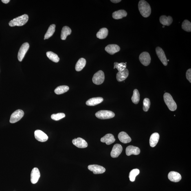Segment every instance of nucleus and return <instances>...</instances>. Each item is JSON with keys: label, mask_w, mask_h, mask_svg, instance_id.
I'll use <instances>...</instances> for the list:
<instances>
[{"label": "nucleus", "mask_w": 191, "mask_h": 191, "mask_svg": "<svg viewBox=\"0 0 191 191\" xmlns=\"http://www.w3.org/2000/svg\"><path fill=\"white\" fill-rule=\"evenodd\" d=\"M138 7L139 12L143 17H148L150 15L151 8L147 2L141 0L139 2Z\"/></svg>", "instance_id": "f257e3e1"}, {"label": "nucleus", "mask_w": 191, "mask_h": 191, "mask_svg": "<svg viewBox=\"0 0 191 191\" xmlns=\"http://www.w3.org/2000/svg\"><path fill=\"white\" fill-rule=\"evenodd\" d=\"M28 16L27 15H23L11 20L9 23V25L10 27L23 26L28 21Z\"/></svg>", "instance_id": "f03ea898"}, {"label": "nucleus", "mask_w": 191, "mask_h": 191, "mask_svg": "<svg viewBox=\"0 0 191 191\" xmlns=\"http://www.w3.org/2000/svg\"><path fill=\"white\" fill-rule=\"evenodd\" d=\"M163 98L165 104L168 109L171 111H176L177 108V105L171 95L168 93H165L163 95Z\"/></svg>", "instance_id": "7ed1b4c3"}, {"label": "nucleus", "mask_w": 191, "mask_h": 191, "mask_svg": "<svg viewBox=\"0 0 191 191\" xmlns=\"http://www.w3.org/2000/svg\"><path fill=\"white\" fill-rule=\"evenodd\" d=\"M95 116L101 119H107L113 118L115 117V114L113 112L107 110H101L95 113Z\"/></svg>", "instance_id": "20e7f679"}, {"label": "nucleus", "mask_w": 191, "mask_h": 191, "mask_svg": "<svg viewBox=\"0 0 191 191\" xmlns=\"http://www.w3.org/2000/svg\"><path fill=\"white\" fill-rule=\"evenodd\" d=\"M105 77L104 73L102 71H99L95 73L93 78V83L97 85H101L103 83Z\"/></svg>", "instance_id": "39448f33"}, {"label": "nucleus", "mask_w": 191, "mask_h": 191, "mask_svg": "<svg viewBox=\"0 0 191 191\" xmlns=\"http://www.w3.org/2000/svg\"><path fill=\"white\" fill-rule=\"evenodd\" d=\"M24 113L23 110L18 109L14 112L11 116L10 122L11 123H15L21 120L23 117Z\"/></svg>", "instance_id": "423d86ee"}, {"label": "nucleus", "mask_w": 191, "mask_h": 191, "mask_svg": "<svg viewBox=\"0 0 191 191\" xmlns=\"http://www.w3.org/2000/svg\"><path fill=\"white\" fill-rule=\"evenodd\" d=\"M139 60L143 65L147 66L149 65L151 62V57L148 52H143L139 56Z\"/></svg>", "instance_id": "0eeeda50"}, {"label": "nucleus", "mask_w": 191, "mask_h": 191, "mask_svg": "<svg viewBox=\"0 0 191 191\" xmlns=\"http://www.w3.org/2000/svg\"><path fill=\"white\" fill-rule=\"evenodd\" d=\"M29 45L28 43H23L20 47L18 54V60L21 62L29 48Z\"/></svg>", "instance_id": "6e6552de"}, {"label": "nucleus", "mask_w": 191, "mask_h": 191, "mask_svg": "<svg viewBox=\"0 0 191 191\" xmlns=\"http://www.w3.org/2000/svg\"><path fill=\"white\" fill-rule=\"evenodd\" d=\"M156 52L158 57L159 58L160 60L165 66L168 65V61L166 55L165 54L164 51L162 49L159 47H157L156 48Z\"/></svg>", "instance_id": "1a4fd4ad"}, {"label": "nucleus", "mask_w": 191, "mask_h": 191, "mask_svg": "<svg viewBox=\"0 0 191 191\" xmlns=\"http://www.w3.org/2000/svg\"><path fill=\"white\" fill-rule=\"evenodd\" d=\"M88 168L94 174H102L106 171V169L104 167L97 165H90Z\"/></svg>", "instance_id": "9d476101"}, {"label": "nucleus", "mask_w": 191, "mask_h": 191, "mask_svg": "<svg viewBox=\"0 0 191 191\" xmlns=\"http://www.w3.org/2000/svg\"><path fill=\"white\" fill-rule=\"evenodd\" d=\"M34 136L36 140L40 142H45L48 139L46 134L40 130H36L35 131Z\"/></svg>", "instance_id": "9b49d317"}, {"label": "nucleus", "mask_w": 191, "mask_h": 191, "mask_svg": "<svg viewBox=\"0 0 191 191\" xmlns=\"http://www.w3.org/2000/svg\"><path fill=\"white\" fill-rule=\"evenodd\" d=\"M40 176L39 170L37 168L33 169L31 174V181L32 184H36L38 182Z\"/></svg>", "instance_id": "f8f14e48"}, {"label": "nucleus", "mask_w": 191, "mask_h": 191, "mask_svg": "<svg viewBox=\"0 0 191 191\" xmlns=\"http://www.w3.org/2000/svg\"><path fill=\"white\" fill-rule=\"evenodd\" d=\"M122 147L120 144H117L114 146L111 153V157L113 158L118 157L122 153Z\"/></svg>", "instance_id": "ddd939ff"}, {"label": "nucleus", "mask_w": 191, "mask_h": 191, "mask_svg": "<svg viewBox=\"0 0 191 191\" xmlns=\"http://www.w3.org/2000/svg\"><path fill=\"white\" fill-rule=\"evenodd\" d=\"M72 143L75 146L79 148H86L88 146L87 142L84 139L80 137L73 139Z\"/></svg>", "instance_id": "4468645a"}, {"label": "nucleus", "mask_w": 191, "mask_h": 191, "mask_svg": "<svg viewBox=\"0 0 191 191\" xmlns=\"http://www.w3.org/2000/svg\"><path fill=\"white\" fill-rule=\"evenodd\" d=\"M140 149L137 147L133 146H128L126 149V153L128 156L139 155L140 153Z\"/></svg>", "instance_id": "2eb2a0df"}, {"label": "nucleus", "mask_w": 191, "mask_h": 191, "mask_svg": "<svg viewBox=\"0 0 191 191\" xmlns=\"http://www.w3.org/2000/svg\"><path fill=\"white\" fill-rule=\"evenodd\" d=\"M168 179L170 181L174 182H178L181 180V176L179 173L171 171L169 173L168 176Z\"/></svg>", "instance_id": "dca6fc26"}, {"label": "nucleus", "mask_w": 191, "mask_h": 191, "mask_svg": "<svg viewBox=\"0 0 191 191\" xmlns=\"http://www.w3.org/2000/svg\"><path fill=\"white\" fill-rule=\"evenodd\" d=\"M105 50L109 54L113 55L119 52L120 50V48L116 44H110L105 47Z\"/></svg>", "instance_id": "f3484780"}, {"label": "nucleus", "mask_w": 191, "mask_h": 191, "mask_svg": "<svg viewBox=\"0 0 191 191\" xmlns=\"http://www.w3.org/2000/svg\"><path fill=\"white\" fill-rule=\"evenodd\" d=\"M103 101L104 99L102 97H94L89 99L86 102V104L88 106H93L101 103Z\"/></svg>", "instance_id": "a211bd4d"}, {"label": "nucleus", "mask_w": 191, "mask_h": 191, "mask_svg": "<svg viewBox=\"0 0 191 191\" xmlns=\"http://www.w3.org/2000/svg\"><path fill=\"white\" fill-rule=\"evenodd\" d=\"M114 136L112 134H107L101 139V142L105 143L106 144L110 145L115 142Z\"/></svg>", "instance_id": "6ab92c4d"}, {"label": "nucleus", "mask_w": 191, "mask_h": 191, "mask_svg": "<svg viewBox=\"0 0 191 191\" xmlns=\"http://www.w3.org/2000/svg\"><path fill=\"white\" fill-rule=\"evenodd\" d=\"M129 71L127 69H125L124 71H119L117 74V79L119 82L123 81L128 78Z\"/></svg>", "instance_id": "aec40b11"}, {"label": "nucleus", "mask_w": 191, "mask_h": 191, "mask_svg": "<svg viewBox=\"0 0 191 191\" xmlns=\"http://www.w3.org/2000/svg\"><path fill=\"white\" fill-rule=\"evenodd\" d=\"M119 140L122 143H128L131 142V139L125 132H121L118 136Z\"/></svg>", "instance_id": "412c9836"}, {"label": "nucleus", "mask_w": 191, "mask_h": 191, "mask_svg": "<svg viewBox=\"0 0 191 191\" xmlns=\"http://www.w3.org/2000/svg\"><path fill=\"white\" fill-rule=\"evenodd\" d=\"M160 21L161 24L163 26H169L173 22V19L170 16H166L162 15L160 17Z\"/></svg>", "instance_id": "4be33fe9"}, {"label": "nucleus", "mask_w": 191, "mask_h": 191, "mask_svg": "<svg viewBox=\"0 0 191 191\" xmlns=\"http://www.w3.org/2000/svg\"><path fill=\"white\" fill-rule=\"evenodd\" d=\"M127 15V12L124 10H120L116 11L112 14L113 19L116 20L122 19L123 17H125Z\"/></svg>", "instance_id": "5701e85b"}, {"label": "nucleus", "mask_w": 191, "mask_h": 191, "mask_svg": "<svg viewBox=\"0 0 191 191\" xmlns=\"http://www.w3.org/2000/svg\"><path fill=\"white\" fill-rule=\"evenodd\" d=\"M160 136L158 133H155L152 134L150 137L149 143L152 147H154L158 142Z\"/></svg>", "instance_id": "b1692460"}, {"label": "nucleus", "mask_w": 191, "mask_h": 191, "mask_svg": "<svg viewBox=\"0 0 191 191\" xmlns=\"http://www.w3.org/2000/svg\"><path fill=\"white\" fill-rule=\"evenodd\" d=\"M86 64V61L85 59L83 58H80L77 62L75 69L78 71H82L85 67Z\"/></svg>", "instance_id": "393cba45"}, {"label": "nucleus", "mask_w": 191, "mask_h": 191, "mask_svg": "<svg viewBox=\"0 0 191 191\" xmlns=\"http://www.w3.org/2000/svg\"><path fill=\"white\" fill-rule=\"evenodd\" d=\"M71 30L69 27L65 26L62 28L61 34V39L62 40H65L66 39L68 36L69 35L71 34Z\"/></svg>", "instance_id": "a878e982"}, {"label": "nucleus", "mask_w": 191, "mask_h": 191, "mask_svg": "<svg viewBox=\"0 0 191 191\" xmlns=\"http://www.w3.org/2000/svg\"><path fill=\"white\" fill-rule=\"evenodd\" d=\"M108 29L106 28L101 29L97 33L96 36L97 38L100 39H104L106 38L108 36Z\"/></svg>", "instance_id": "bb28decb"}, {"label": "nucleus", "mask_w": 191, "mask_h": 191, "mask_svg": "<svg viewBox=\"0 0 191 191\" xmlns=\"http://www.w3.org/2000/svg\"><path fill=\"white\" fill-rule=\"evenodd\" d=\"M55 27L56 25L54 24L51 25L50 26L45 35L44 39H48L53 35L55 31Z\"/></svg>", "instance_id": "cd10ccee"}, {"label": "nucleus", "mask_w": 191, "mask_h": 191, "mask_svg": "<svg viewBox=\"0 0 191 191\" xmlns=\"http://www.w3.org/2000/svg\"><path fill=\"white\" fill-rule=\"evenodd\" d=\"M69 90V86L66 85H62L58 86L55 90V93L57 95H60L65 93Z\"/></svg>", "instance_id": "c85d7f7f"}, {"label": "nucleus", "mask_w": 191, "mask_h": 191, "mask_svg": "<svg viewBox=\"0 0 191 191\" xmlns=\"http://www.w3.org/2000/svg\"><path fill=\"white\" fill-rule=\"evenodd\" d=\"M47 55L48 58L53 62L57 63L59 61L60 58H59L58 55L51 51L47 52Z\"/></svg>", "instance_id": "c756f323"}, {"label": "nucleus", "mask_w": 191, "mask_h": 191, "mask_svg": "<svg viewBox=\"0 0 191 191\" xmlns=\"http://www.w3.org/2000/svg\"><path fill=\"white\" fill-rule=\"evenodd\" d=\"M132 102L135 104H137L140 100V95L138 90H134L133 96L131 98Z\"/></svg>", "instance_id": "7c9ffc66"}, {"label": "nucleus", "mask_w": 191, "mask_h": 191, "mask_svg": "<svg viewBox=\"0 0 191 191\" xmlns=\"http://www.w3.org/2000/svg\"><path fill=\"white\" fill-rule=\"evenodd\" d=\"M140 173L139 170L138 169H134L132 170L130 172L129 177L130 181L132 182L135 181L136 177Z\"/></svg>", "instance_id": "2f4dec72"}, {"label": "nucleus", "mask_w": 191, "mask_h": 191, "mask_svg": "<svg viewBox=\"0 0 191 191\" xmlns=\"http://www.w3.org/2000/svg\"><path fill=\"white\" fill-rule=\"evenodd\" d=\"M182 28L184 30L188 32H191V23L188 20H184L182 23Z\"/></svg>", "instance_id": "473e14b6"}, {"label": "nucleus", "mask_w": 191, "mask_h": 191, "mask_svg": "<svg viewBox=\"0 0 191 191\" xmlns=\"http://www.w3.org/2000/svg\"><path fill=\"white\" fill-rule=\"evenodd\" d=\"M126 64L124 63H118L117 62H115L114 63V69H117L119 71H124L126 69Z\"/></svg>", "instance_id": "72a5a7b5"}, {"label": "nucleus", "mask_w": 191, "mask_h": 191, "mask_svg": "<svg viewBox=\"0 0 191 191\" xmlns=\"http://www.w3.org/2000/svg\"><path fill=\"white\" fill-rule=\"evenodd\" d=\"M150 102L149 99L145 98L143 101V110L144 112H147L150 108Z\"/></svg>", "instance_id": "f704fd0d"}, {"label": "nucleus", "mask_w": 191, "mask_h": 191, "mask_svg": "<svg viewBox=\"0 0 191 191\" xmlns=\"http://www.w3.org/2000/svg\"><path fill=\"white\" fill-rule=\"evenodd\" d=\"M65 117V114L63 113H58L53 114L51 116V118L53 120L58 121Z\"/></svg>", "instance_id": "c9c22d12"}, {"label": "nucleus", "mask_w": 191, "mask_h": 191, "mask_svg": "<svg viewBox=\"0 0 191 191\" xmlns=\"http://www.w3.org/2000/svg\"><path fill=\"white\" fill-rule=\"evenodd\" d=\"M186 78L190 83L191 82V69H190L187 71L186 73Z\"/></svg>", "instance_id": "e433bc0d"}, {"label": "nucleus", "mask_w": 191, "mask_h": 191, "mask_svg": "<svg viewBox=\"0 0 191 191\" xmlns=\"http://www.w3.org/2000/svg\"><path fill=\"white\" fill-rule=\"evenodd\" d=\"M111 1L113 3H117L120 2L121 1V0H113V1L111 0Z\"/></svg>", "instance_id": "4c0bfd02"}, {"label": "nucleus", "mask_w": 191, "mask_h": 191, "mask_svg": "<svg viewBox=\"0 0 191 191\" xmlns=\"http://www.w3.org/2000/svg\"><path fill=\"white\" fill-rule=\"evenodd\" d=\"M10 1V0H2L1 1L5 4L8 3Z\"/></svg>", "instance_id": "58836bf2"}, {"label": "nucleus", "mask_w": 191, "mask_h": 191, "mask_svg": "<svg viewBox=\"0 0 191 191\" xmlns=\"http://www.w3.org/2000/svg\"><path fill=\"white\" fill-rule=\"evenodd\" d=\"M163 28H164V27H165L164 26H163Z\"/></svg>", "instance_id": "ea45409f"}]
</instances>
